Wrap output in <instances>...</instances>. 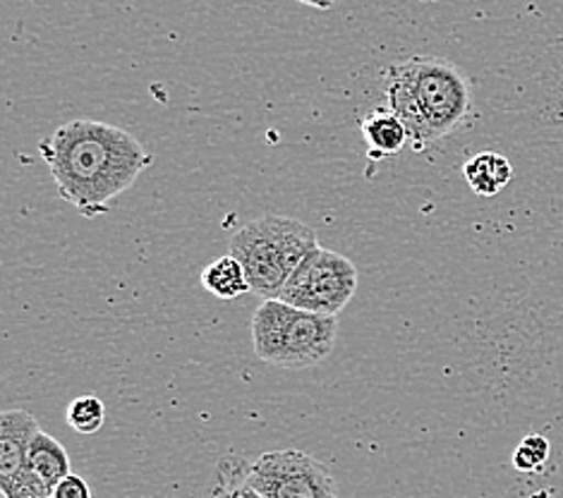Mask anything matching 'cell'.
<instances>
[{"mask_svg":"<svg viewBox=\"0 0 563 498\" xmlns=\"http://www.w3.org/2000/svg\"><path fill=\"white\" fill-rule=\"evenodd\" d=\"M38 154L58 197L87 219L103 217L111 201L128 192L154 164L135 134L87 118L60 125L48 140L38 142Z\"/></svg>","mask_w":563,"mask_h":498,"instance_id":"1","label":"cell"},{"mask_svg":"<svg viewBox=\"0 0 563 498\" xmlns=\"http://www.w3.org/2000/svg\"><path fill=\"white\" fill-rule=\"evenodd\" d=\"M386 109L404 120L415 152L459 128L471 111V82L446 58L412 56L386 70Z\"/></svg>","mask_w":563,"mask_h":498,"instance_id":"2","label":"cell"},{"mask_svg":"<svg viewBox=\"0 0 563 498\" xmlns=\"http://www.w3.org/2000/svg\"><path fill=\"white\" fill-rule=\"evenodd\" d=\"M317 245L319 240L310 225L266 213L228 237V254L245 266L252 292L262 300H274Z\"/></svg>","mask_w":563,"mask_h":498,"instance_id":"3","label":"cell"},{"mask_svg":"<svg viewBox=\"0 0 563 498\" xmlns=\"http://www.w3.org/2000/svg\"><path fill=\"white\" fill-rule=\"evenodd\" d=\"M254 353L266 365L307 369L324 362L339 339V317L314 314L284 300H264L252 317Z\"/></svg>","mask_w":563,"mask_h":498,"instance_id":"4","label":"cell"},{"mask_svg":"<svg viewBox=\"0 0 563 498\" xmlns=\"http://www.w3.org/2000/svg\"><path fill=\"white\" fill-rule=\"evenodd\" d=\"M357 290V268L343 254L317 245L295 268L278 300L314 314L339 317Z\"/></svg>","mask_w":563,"mask_h":498,"instance_id":"5","label":"cell"},{"mask_svg":"<svg viewBox=\"0 0 563 498\" xmlns=\"http://www.w3.org/2000/svg\"><path fill=\"white\" fill-rule=\"evenodd\" d=\"M247 482L264 498H339L329 467L302 451H272L250 463Z\"/></svg>","mask_w":563,"mask_h":498,"instance_id":"6","label":"cell"},{"mask_svg":"<svg viewBox=\"0 0 563 498\" xmlns=\"http://www.w3.org/2000/svg\"><path fill=\"white\" fill-rule=\"evenodd\" d=\"M38 432L36 417L24 410L0 414V491L3 498H51L53 489L30 465V443Z\"/></svg>","mask_w":563,"mask_h":498,"instance_id":"7","label":"cell"},{"mask_svg":"<svg viewBox=\"0 0 563 498\" xmlns=\"http://www.w3.org/2000/svg\"><path fill=\"white\" fill-rule=\"evenodd\" d=\"M362 140L372 158H388L406 150L410 132L391 109H377L362 120Z\"/></svg>","mask_w":563,"mask_h":498,"instance_id":"8","label":"cell"},{"mask_svg":"<svg viewBox=\"0 0 563 498\" xmlns=\"http://www.w3.org/2000/svg\"><path fill=\"white\" fill-rule=\"evenodd\" d=\"M465 182L477 197H496L514 178V166L504 154L479 152L465 161Z\"/></svg>","mask_w":563,"mask_h":498,"instance_id":"9","label":"cell"},{"mask_svg":"<svg viewBox=\"0 0 563 498\" xmlns=\"http://www.w3.org/2000/svg\"><path fill=\"white\" fill-rule=\"evenodd\" d=\"M30 465L36 477L51 489H56L65 477L73 475L68 451L63 449V443L58 439L46 434L44 429H38L30 443Z\"/></svg>","mask_w":563,"mask_h":498,"instance_id":"10","label":"cell"},{"mask_svg":"<svg viewBox=\"0 0 563 498\" xmlns=\"http://www.w3.org/2000/svg\"><path fill=\"white\" fill-rule=\"evenodd\" d=\"M202 286L209 295L219 300H235L240 295L252 292L245 266L240 264L233 254H225V257L213 259L205 266Z\"/></svg>","mask_w":563,"mask_h":498,"instance_id":"11","label":"cell"},{"mask_svg":"<svg viewBox=\"0 0 563 498\" xmlns=\"http://www.w3.org/2000/svg\"><path fill=\"white\" fill-rule=\"evenodd\" d=\"M250 463L243 455H223L217 465V475L207 498H264L247 482Z\"/></svg>","mask_w":563,"mask_h":498,"instance_id":"12","label":"cell"},{"mask_svg":"<svg viewBox=\"0 0 563 498\" xmlns=\"http://www.w3.org/2000/svg\"><path fill=\"white\" fill-rule=\"evenodd\" d=\"M65 417H68V427L73 429V432L89 436V434H97L103 427L106 406H103V400L97 396H77L68 406Z\"/></svg>","mask_w":563,"mask_h":498,"instance_id":"13","label":"cell"},{"mask_svg":"<svg viewBox=\"0 0 563 498\" xmlns=\"http://www.w3.org/2000/svg\"><path fill=\"white\" fill-rule=\"evenodd\" d=\"M549 453H552V446L549 441L540 434H530L518 443V449L514 451V467L518 473H540V469L547 465Z\"/></svg>","mask_w":563,"mask_h":498,"instance_id":"14","label":"cell"},{"mask_svg":"<svg viewBox=\"0 0 563 498\" xmlns=\"http://www.w3.org/2000/svg\"><path fill=\"white\" fill-rule=\"evenodd\" d=\"M51 498H93V496H91L89 484L82 477L68 475L56 489H53Z\"/></svg>","mask_w":563,"mask_h":498,"instance_id":"15","label":"cell"},{"mask_svg":"<svg viewBox=\"0 0 563 498\" xmlns=\"http://www.w3.org/2000/svg\"><path fill=\"white\" fill-rule=\"evenodd\" d=\"M298 3H302L307 8H317V10H331L336 0H298Z\"/></svg>","mask_w":563,"mask_h":498,"instance_id":"16","label":"cell"}]
</instances>
